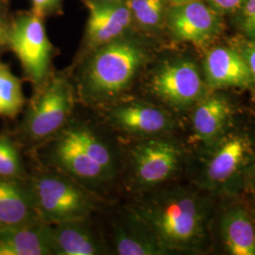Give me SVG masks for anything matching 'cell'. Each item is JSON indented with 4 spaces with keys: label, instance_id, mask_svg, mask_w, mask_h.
I'll use <instances>...</instances> for the list:
<instances>
[{
    "label": "cell",
    "instance_id": "6da1fadb",
    "mask_svg": "<svg viewBox=\"0 0 255 255\" xmlns=\"http://www.w3.org/2000/svg\"><path fill=\"white\" fill-rule=\"evenodd\" d=\"M49 160L77 182L110 181L118 170L113 147L95 129L80 122L66 123L54 135Z\"/></svg>",
    "mask_w": 255,
    "mask_h": 255
},
{
    "label": "cell",
    "instance_id": "7a4b0ae2",
    "mask_svg": "<svg viewBox=\"0 0 255 255\" xmlns=\"http://www.w3.org/2000/svg\"><path fill=\"white\" fill-rule=\"evenodd\" d=\"M164 250H189L204 237L205 212L201 201L187 192L160 194L132 211Z\"/></svg>",
    "mask_w": 255,
    "mask_h": 255
},
{
    "label": "cell",
    "instance_id": "3957f363",
    "mask_svg": "<svg viewBox=\"0 0 255 255\" xmlns=\"http://www.w3.org/2000/svg\"><path fill=\"white\" fill-rule=\"evenodd\" d=\"M144 61L143 49L124 36L93 49L82 70L83 97L96 103L117 99L127 90Z\"/></svg>",
    "mask_w": 255,
    "mask_h": 255
},
{
    "label": "cell",
    "instance_id": "277c9868",
    "mask_svg": "<svg viewBox=\"0 0 255 255\" xmlns=\"http://www.w3.org/2000/svg\"><path fill=\"white\" fill-rule=\"evenodd\" d=\"M27 189L37 218L49 225L86 219L98 205L91 193L66 175H40Z\"/></svg>",
    "mask_w": 255,
    "mask_h": 255
},
{
    "label": "cell",
    "instance_id": "5b68a950",
    "mask_svg": "<svg viewBox=\"0 0 255 255\" xmlns=\"http://www.w3.org/2000/svg\"><path fill=\"white\" fill-rule=\"evenodd\" d=\"M44 86L27 110L23 130L33 142L55 134L69 121L74 107L72 85L64 76H55Z\"/></svg>",
    "mask_w": 255,
    "mask_h": 255
},
{
    "label": "cell",
    "instance_id": "8992f818",
    "mask_svg": "<svg viewBox=\"0 0 255 255\" xmlns=\"http://www.w3.org/2000/svg\"><path fill=\"white\" fill-rule=\"evenodd\" d=\"M8 46L17 56L31 82L36 85L46 82L53 47L40 15L31 11L14 19L9 25Z\"/></svg>",
    "mask_w": 255,
    "mask_h": 255
},
{
    "label": "cell",
    "instance_id": "52a82bcc",
    "mask_svg": "<svg viewBox=\"0 0 255 255\" xmlns=\"http://www.w3.org/2000/svg\"><path fill=\"white\" fill-rule=\"evenodd\" d=\"M181 151L174 143L151 139L139 143L130 151L134 180L144 187H152L167 181L180 164Z\"/></svg>",
    "mask_w": 255,
    "mask_h": 255
},
{
    "label": "cell",
    "instance_id": "ba28073f",
    "mask_svg": "<svg viewBox=\"0 0 255 255\" xmlns=\"http://www.w3.org/2000/svg\"><path fill=\"white\" fill-rule=\"evenodd\" d=\"M150 88L167 104L186 107L201 98L203 83L195 64L188 61H175L157 69L151 78Z\"/></svg>",
    "mask_w": 255,
    "mask_h": 255
},
{
    "label": "cell",
    "instance_id": "9c48e42d",
    "mask_svg": "<svg viewBox=\"0 0 255 255\" xmlns=\"http://www.w3.org/2000/svg\"><path fill=\"white\" fill-rule=\"evenodd\" d=\"M105 118L113 127L135 135L159 134L171 127L170 118L164 111L135 101L111 104Z\"/></svg>",
    "mask_w": 255,
    "mask_h": 255
},
{
    "label": "cell",
    "instance_id": "30bf717a",
    "mask_svg": "<svg viewBox=\"0 0 255 255\" xmlns=\"http://www.w3.org/2000/svg\"><path fill=\"white\" fill-rule=\"evenodd\" d=\"M88 10L86 41L92 49L124 36L132 16L125 3L84 0Z\"/></svg>",
    "mask_w": 255,
    "mask_h": 255
},
{
    "label": "cell",
    "instance_id": "8fae6325",
    "mask_svg": "<svg viewBox=\"0 0 255 255\" xmlns=\"http://www.w3.org/2000/svg\"><path fill=\"white\" fill-rule=\"evenodd\" d=\"M167 25L180 41L201 44L219 30L216 12L198 0L173 5L167 13Z\"/></svg>",
    "mask_w": 255,
    "mask_h": 255
},
{
    "label": "cell",
    "instance_id": "7c38bea8",
    "mask_svg": "<svg viewBox=\"0 0 255 255\" xmlns=\"http://www.w3.org/2000/svg\"><path fill=\"white\" fill-rule=\"evenodd\" d=\"M52 254L51 225L34 221L15 227H0V255Z\"/></svg>",
    "mask_w": 255,
    "mask_h": 255
},
{
    "label": "cell",
    "instance_id": "4fadbf2b",
    "mask_svg": "<svg viewBox=\"0 0 255 255\" xmlns=\"http://www.w3.org/2000/svg\"><path fill=\"white\" fill-rule=\"evenodd\" d=\"M205 73L215 87L249 86L254 79L244 57L227 47H217L208 52Z\"/></svg>",
    "mask_w": 255,
    "mask_h": 255
},
{
    "label": "cell",
    "instance_id": "5bb4252c",
    "mask_svg": "<svg viewBox=\"0 0 255 255\" xmlns=\"http://www.w3.org/2000/svg\"><path fill=\"white\" fill-rule=\"evenodd\" d=\"M113 242L119 255H157L165 252L152 232L133 212L114 224Z\"/></svg>",
    "mask_w": 255,
    "mask_h": 255
},
{
    "label": "cell",
    "instance_id": "9a60e30c",
    "mask_svg": "<svg viewBox=\"0 0 255 255\" xmlns=\"http://www.w3.org/2000/svg\"><path fill=\"white\" fill-rule=\"evenodd\" d=\"M86 219L51 225L52 254L57 255H98L103 254L101 239Z\"/></svg>",
    "mask_w": 255,
    "mask_h": 255
},
{
    "label": "cell",
    "instance_id": "2e32d148",
    "mask_svg": "<svg viewBox=\"0 0 255 255\" xmlns=\"http://www.w3.org/2000/svg\"><path fill=\"white\" fill-rule=\"evenodd\" d=\"M38 220L28 189L9 178H0V227L21 226Z\"/></svg>",
    "mask_w": 255,
    "mask_h": 255
},
{
    "label": "cell",
    "instance_id": "e0dca14e",
    "mask_svg": "<svg viewBox=\"0 0 255 255\" xmlns=\"http://www.w3.org/2000/svg\"><path fill=\"white\" fill-rule=\"evenodd\" d=\"M222 234L231 255H255V227L244 210H232L225 215Z\"/></svg>",
    "mask_w": 255,
    "mask_h": 255
},
{
    "label": "cell",
    "instance_id": "ac0fdd59",
    "mask_svg": "<svg viewBox=\"0 0 255 255\" xmlns=\"http://www.w3.org/2000/svg\"><path fill=\"white\" fill-rule=\"evenodd\" d=\"M246 151V141L242 137L233 136L226 140L210 160L206 169V177L209 182H227L243 163Z\"/></svg>",
    "mask_w": 255,
    "mask_h": 255
},
{
    "label": "cell",
    "instance_id": "d6986e66",
    "mask_svg": "<svg viewBox=\"0 0 255 255\" xmlns=\"http://www.w3.org/2000/svg\"><path fill=\"white\" fill-rule=\"evenodd\" d=\"M231 116L228 101L212 97L201 102L193 115V128L196 135L203 141L218 136Z\"/></svg>",
    "mask_w": 255,
    "mask_h": 255
},
{
    "label": "cell",
    "instance_id": "ffe728a7",
    "mask_svg": "<svg viewBox=\"0 0 255 255\" xmlns=\"http://www.w3.org/2000/svg\"><path fill=\"white\" fill-rule=\"evenodd\" d=\"M24 104L22 83L8 64L0 62V116L15 117L23 109Z\"/></svg>",
    "mask_w": 255,
    "mask_h": 255
},
{
    "label": "cell",
    "instance_id": "44dd1931",
    "mask_svg": "<svg viewBox=\"0 0 255 255\" xmlns=\"http://www.w3.org/2000/svg\"><path fill=\"white\" fill-rule=\"evenodd\" d=\"M164 0H127L126 6L132 18L146 27L158 26L164 14Z\"/></svg>",
    "mask_w": 255,
    "mask_h": 255
},
{
    "label": "cell",
    "instance_id": "7402d4cb",
    "mask_svg": "<svg viewBox=\"0 0 255 255\" xmlns=\"http://www.w3.org/2000/svg\"><path fill=\"white\" fill-rule=\"evenodd\" d=\"M22 172V162L16 146L9 138L0 136V176L14 178Z\"/></svg>",
    "mask_w": 255,
    "mask_h": 255
},
{
    "label": "cell",
    "instance_id": "603a6c76",
    "mask_svg": "<svg viewBox=\"0 0 255 255\" xmlns=\"http://www.w3.org/2000/svg\"><path fill=\"white\" fill-rule=\"evenodd\" d=\"M242 27L248 35L255 37V0H247L244 4Z\"/></svg>",
    "mask_w": 255,
    "mask_h": 255
},
{
    "label": "cell",
    "instance_id": "cb8c5ba5",
    "mask_svg": "<svg viewBox=\"0 0 255 255\" xmlns=\"http://www.w3.org/2000/svg\"><path fill=\"white\" fill-rule=\"evenodd\" d=\"M32 11L43 17L60 8L63 0H30Z\"/></svg>",
    "mask_w": 255,
    "mask_h": 255
},
{
    "label": "cell",
    "instance_id": "d4e9b609",
    "mask_svg": "<svg viewBox=\"0 0 255 255\" xmlns=\"http://www.w3.org/2000/svg\"><path fill=\"white\" fill-rule=\"evenodd\" d=\"M214 7L221 10H234L239 8L244 0H210Z\"/></svg>",
    "mask_w": 255,
    "mask_h": 255
},
{
    "label": "cell",
    "instance_id": "484cf974",
    "mask_svg": "<svg viewBox=\"0 0 255 255\" xmlns=\"http://www.w3.org/2000/svg\"><path fill=\"white\" fill-rule=\"evenodd\" d=\"M242 56L244 57L247 64L251 70V73L253 75V78L255 80V44L248 46L244 50V53Z\"/></svg>",
    "mask_w": 255,
    "mask_h": 255
},
{
    "label": "cell",
    "instance_id": "4316f807",
    "mask_svg": "<svg viewBox=\"0 0 255 255\" xmlns=\"http://www.w3.org/2000/svg\"><path fill=\"white\" fill-rule=\"evenodd\" d=\"M9 25L0 15V48L8 45Z\"/></svg>",
    "mask_w": 255,
    "mask_h": 255
},
{
    "label": "cell",
    "instance_id": "83f0119b",
    "mask_svg": "<svg viewBox=\"0 0 255 255\" xmlns=\"http://www.w3.org/2000/svg\"><path fill=\"white\" fill-rule=\"evenodd\" d=\"M167 1L173 5H178V4H182V3H186V2H190V1H194V0H164Z\"/></svg>",
    "mask_w": 255,
    "mask_h": 255
},
{
    "label": "cell",
    "instance_id": "f1b7e54d",
    "mask_svg": "<svg viewBox=\"0 0 255 255\" xmlns=\"http://www.w3.org/2000/svg\"><path fill=\"white\" fill-rule=\"evenodd\" d=\"M103 1H109V2H119L120 0H103Z\"/></svg>",
    "mask_w": 255,
    "mask_h": 255
}]
</instances>
